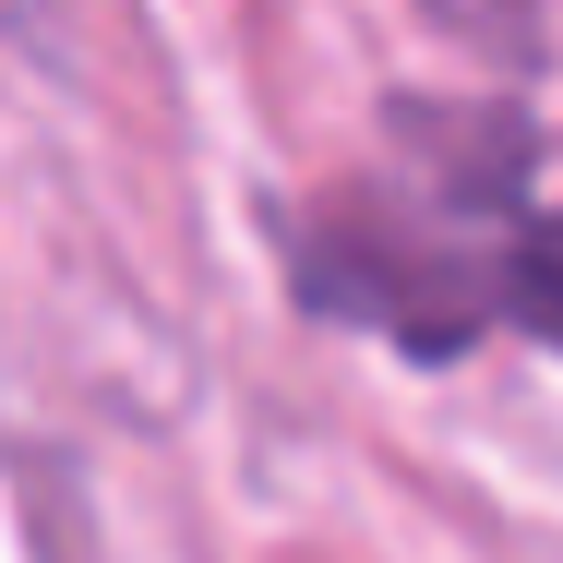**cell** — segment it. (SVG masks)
<instances>
[{"label": "cell", "instance_id": "obj_1", "mask_svg": "<svg viewBox=\"0 0 563 563\" xmlns=\"http://www.w3.org/2000/svg\"><path fill=\"white\" fill-rule=\"evenodd\" d=\"M384 168L288 217V288L324 324H372L408 360H467L479 336L563 347V205H540V132L492 97H396Z\"/></svg>", "mask_w": 563, "mask_h": 563}]
</instances>
